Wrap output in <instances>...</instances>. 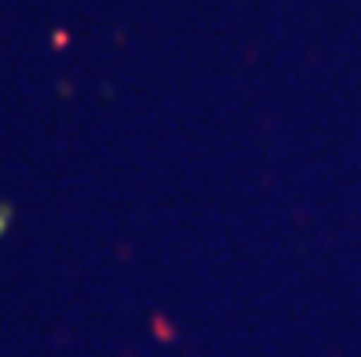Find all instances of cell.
I'll return each instance as SVG.
<instances>
[{
  "label": "cell",
  "instance_id": "6da1fadb",
  "mask_svg": "<svg viewBox=\"0 0 361 357\" xmlns=\"http://www.w3.org/2000/svg\"><path fill=\"white\" fill-rule=\"evenodd\" d=\"M4 219H8V208H0V234H4V226H8Z\"/></svg>",
  "mask_w": 361,
  "mask_h": 357
}]
</instances>
